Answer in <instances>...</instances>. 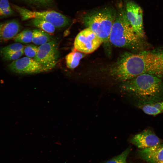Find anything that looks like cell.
Segmentation results:
<instances>
[{"mask_svg": "<svg viewBox=\"0 0 163 163\" xmlns=\"http://www.w3.org/2000/svg\"><path fill=\"white\" fill-rule=\"evenodd\" d=\"M121 92L135 99L137 105L151 104L163 100V81L156 76L143 74L121 82Z\"/></svg>", "mask_w": 163, "mask_h": 163, "instance_id": "1", "label": "cell"}, {"mask_svg": "<svg viewBox=\"0 0 163 163\" xmlns=\"http://www.w3.org/2000/svg\"><path fill=\"white\" fill-rule=\"evenodd\" d=\"M31 19V24L34 27L49 34H52L55 32L56 27L50 23L38 18Z\"/></svg>", "mask_w": 163, "mask_h": 163, "instance_id": "15", "label": "cell"}, {"mask_svg": "<svg viewBox=\"0 0 163 163\" xmlns=\"http://www.w3.org/2000/svg\"><path fill=\"white\" fill-rule=\"evenodd\" d=\"M14 14L8 0H0V18L8 17Z\"/></svg>", "mask_w": 163, "mask_h": 163, "instance_id": "17", "label": "cell"}, {"mask_svg": "<svg viewBox=\"0 0 163 163\" xmlns=\"http://www.w3.org/2000/svg\"><path fill=\"white\" fill-rule=\"evenodd\" d=\"M59 57V52L56 40H52L40 45L34 59L40 63L47 70L56 66Z\"/></svg>", "mask_w": 163, "mask_h": 163, "instance_id": "5", "label": "cell"}, {"mask_svg": "<svg viewBox=\"0 0 163 163\" xmlns=\"http://www.w3.org/2000/svg\"><path fill=\"white\" fill-rule=\"evenodd\" d=\"M24 53V49H23L19 51L3 55L2 56L5 60L14 61L19 59Z\"/></svg>", "mask_w": 163, "mask_h": 163, "instance_id": "21", "label": "cell"}, {"mask_svg": "<svg viewBox=\"0 0 163 163\" xmlns=\"http://www.w3.org/2000/svg\"><path fill=\"white\" fill-rule=\"evenodd\" d=\"M33 31L32 42L36 45H41L53 40L50 34L40 29H34Z\"/></svg>", "mask_w": 163, "mask_h": 163, "instance_id": "14", "label": "cell"}, {"mask_svg": "<svg viewBox=\"0 0 163 163\" xmlns=\"http://www.w3.org/2000/svg\"><path fill=\"white\" fill-rule=\"evenodd\" d=\"M131 142L140 149L154 146L162 143L159 138L149 129L135 135L131 139Z\"/></svg>", "mask_w": 163, "mask_h": 163, "instance_id": "9", "label": "cell"}, {"mask_svg": "<svg viewBox=\"0 0 163 163\" xmlns=\"http://www.w3.org/2000/svg\"><path fill=\"white\" fill-rule=\"evenodd\" d=\"M30 3L39 5H45L50 2L52 0H23Z\"/></svg>", "mask_w": 163, "mask_h": 163, "instance_id": "22", "label": "cell"}, {"mask_svg": "<svg viewBox=\"0 0 163 163\" xmlns=\"http://www.w3.org/2000/svg\"><path fill=\"white\" fill-rule=\"evenodd\" d=\"M138 153L142 159L149 163H159L163 161V143L141 149Z\"/></svg>", "mask_w": 163, "mask_h": 163, "instance_id": "10", "label": "cell"}, {"mask_svg": "<svg viewBox=\"0 0 163 163\" xmlns=\"http://www.w3.org/2000/svg\"><path fill=\"white\" fill-rule=\"evenodd\" d=\"M8 67L11 71L19 74H30L48 71L40 63L27 56L13 61Z\"/></svg>", "mask_w": 163, "mask_h": 163, "instance_id": "8", "label": "cell"}, {"mask_svg": "<svg viewBox=\"0 0 163 163\" xmlns=\"http://www.w3.org/2000/svg\"><path fill=\"white\" fill-rule=\"evenodd\" d=\"M116 13L114 8L106 7L85 14L82 17L83 22L102 39L105 45H108Z\"/></svg>", "mask_w": 163, "mask_h": 163, "instance_id": "3", "label": "cell"}, {"mask_svg": "<svg viewBox=\"0 0 163 163\" xmlns=\"http://www.w3.org/2000/svg\"><path fill=\"white\" fill-rule=\"evenodd\" d=\"M127 19L136 33L140 38L144 39L143 11L141 8L135 2L128 1L124 7Z\"/></svg>", "mask_w": 163, "mask_h": 163, "instance_id": "7", "label": "cell"}, {"mask_svg": "<svg viewBox=\"0 0 163 163\" xmlns=\"http://www.w3.org/2000/svg\"><path fill=\"white\" fill-rule=\"evenodd\" d=\"M84 54L76 50L67 54L65 58L67 67L72 69L76 67L80 60L85 56Z\"/></svg>", "mask_w": 163, "mask_h": 163, "instance_id": "13", "label": "cell"}, {"mask_svg": "<svg viewBox=\"0 0 163 163\" xmlns=\"http://www.w3.org/2000/svg\"><path fill=\"white\" fill-rule=\"evenodd\" d=\"M39 47L33 44H29L24 46V52L27 57L34 58L37 55Z\"/></svg>", "mask_w": 163, "mask_h": 163, "instance_id": "20", "label": "cell"}, {"mask_svg": "<svg viewBox=\"0 0 163 163\" xmlns=\"http://www.w3.org/2000/svg\"><path fill=\"white\" fill-rule=\"evenodd\" d=\"M21 28L20 23L16 20L0 23V42L14 38L19 33Z\"/></svg>", "mask_w": 163, "mask_h": 163, "instance_id": "11", "label": "cell"}, {"mask_svg": "<svg viewBox=\"0 0 163 163\" xmlns=\"http://www.w3.org/2000/svg\"><path fill=\"white\" fill-rule=\"evenodd\" d=\"M110 43L119 47L134 51L145 50L144 39L134 32L125 14L124 7L120 5L117 11L109 37Z\"/></svg>", "mask_w": 163, "mask_h": 163, "instance_id": "2", "label": "cell"}, {"mask_svg": "<svg viewBox=\"0 0 163 163\" xmlns=\"http://www.w3.org/2000/svg\"><path fill=\"white\" fill-rule=\"evenodd\" d=\"M131 150L129 147L119 155L108 160L105 163H127V158Z\"/></svg>", "mask_w": 163, "mask_h": 163, "instance_id": "19", "label": "cell"}, {"mask_svg": "<svg viewBox=\"0 0 163 163\" xmlns=\"http://www.w3.org/2000/svg\"><path fill=\"white\" fill-rule=\"evenodd\" d=\"M12 6L19 14L22 21L38 18L50 23L57 28L66 27L70 22L69 19L67 17L54 11H33L15 5H13Z\"/></svg>", "mask_w": 163, "mask_h": 163, "instance_id": "4", "label": "cell"}, {"mask_svg": "<svg viewBox=\"0 0 163 163\" xmlns=\"http://www.w3.org/2000/svg\"><path fill=\"white\" fill-rule=\"evenodd\" d=\"M103 41L90 28L87 27L76 36L74 42L75 50L84 53H93L98 48Z\"/></svg>", "mask_w": 163, "mask_h": 163, "instance_id": "6", "label": "cell"}, {"mask_svg": "<svg viewBox=\"0 0 163 163\" xmlns=\"http://www.w3.org/2000/svg\"><path fill=\"white\" fill-rule=\"evenodd\" d=\"M33 31L25 29L18 33L14 38L15 42L20 43H27L32 41Z\"/></svg>", "mask_w": 163, "mask_h": 163, "instance_id": "16", "label": "cell"}, {"mask_svg": "<svg viewBox=\"0 0 163 163\" xmlns=\"http://www.w3.org/2000/svg\"><path fill=\"white\" fill-rule=\"evenodd\" d=\"M24 46L22 44L18 43L11 44L1 49L0 53L2 56L7 54L19 51L24 49Z\"/></svg>", "mask_w": 163, "mask_h": 163, "instance_id": "18", "label": "cell"}, {"mask_svg": "<svg viewBox=\"0 0 163 163\" xmlns=\"http://www.w3.org/2000/svg\"><path fill=\"white\" fill-rule=\"evenodd\" d=\"M137 106L145 113L155 116L163 113V101L145 104H138Z\"/></svg>", "mask_w": 163, "mask_h": 163, "instance_id": "12", "label": "cell"}, {"mask_svg": "<svg viewBox=\"0 0 163 163\" xmlns=\"http://www.w3.org/2000/svg\"><path fill=\"white\" fill-rule=\"evenodd\" d=\"M159 163H163V161H162Z\"/></svg>", "mask_w": 163, "mask_h": 163, "instance_id": "23", "label": "cell"}]
</instances>
